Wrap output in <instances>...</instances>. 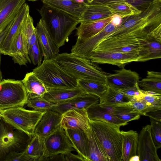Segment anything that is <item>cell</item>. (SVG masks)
<instances>
[{
	"label": "cell",
	"instance_id": "obj_43",
	"mask_svg": "<svg viewBox=\"0 0 161 161\" xmlns=\"http://www.w3.org/2000/svg\"><path fill=\"white\" fill-rule=\"evenodd\" d=\"M118 90L130 101L139 100L144 94L143 90L140 89L137 83L132 86Z\"/></svg>",
	"mask_w": 161,
	"mask_h": 161
},
{
	"label": "cell",
	"instance_id": "obj_26",
	"mask_svg": "<svg viewBox=\"0 0 161 161\" xmlns=\"http://www.w3.org/2000/svg\"><path fill=\"white\" fill-rule=\"evenodd\" d=\"M114 15L107 4H94L87 5L80 20V22H89L103 19Z\"/></svg>",
	"mask_w": 161,
	"mask_h": 161
},
{
	"label": "cell",
	"instance_id": "obj_51",
	"mask_svg": "<svg viewBox=\"0 0 161 161\" xmlns=\"http://www.w3.org/2000/svg\"><path fill=\"white\" fill-rule=\"evenodd\" d=\"M129 161H140L139 157L138 155H136L131 157Z\"/></svg>",
	"mask_w": 161,
	"mask_h": 161
},
{
	"label": "cell",
	"instance_id": "obj_47",
	"mask_svg": "<svg viewBox=\"0 0 161 161\" xmlns=\"http://www.w3.org/2000/svg\"><path fill=\"white\" fill-rule=\"evenodd\" d=\"M65 161H85V159L78 154H74L70 152L64 154Z\"/></svg>",
	"mask_w": 161,
	"mask_h": 161
},
{
	"label": "cell",
	"instance_id": "obj_22",
	"mask_svg": "<svg viewBox=\"0 0 161 161\" xmlns=\"http://www.w3.org/2000/svg\"><path fill=\"white\" fill-rule=\"evenodd\" d=\"M86 93L78 86L75 88L70 89L47 88V92L42 97L49 102L56 104Z\"/></svg>",
	"mask_w": 161,
	"mask_h": 161
},
{
	"label": "cell",
	"instance_id": "obj_9",
	"mask_svg": "<svg viewBox=\"0 0 161 161\" xmlns=\"http://www.w3.org/2000/svg\"><path fill=\"white\" fill-rule=\"evenodd\" d=\"M45 152L42 161L59 154H66L75 151L64 129L60 126L43 140Z\"/></svg>",
	"mask_w": 161,
	"mask_h": 161
},
{
	"label": "cell",
	"instance_id": "obj_5",
	"mask_svg": "<svg viewBox=\"0 0 161 161\" xmlns=\"http://www.w3.org/2000/svg\"><path fill=\"white\" fill-rule=\"evenodd\" d=\"M45 111L17 106L0 110V117L14 128L33 137L35 127Z\"/></svg>",
	"mask_w": 161,
	"mask_h": 161
},
{
	"label": "cell",
	"instance_id": "obj_28",
	"mask_svg": "<svg viewBox=\"0 0 161 161\" xmlns=\"http://www.w3.org/2000/svg\"><path fill=\"white\" fill-rule=\"evenodd\" d=\"M121 133L123 140L122 161H129L137 155L138 134L132 130L121 131Z\"/></svg>",
	"mask_w": 161,
	"mask_h": 161
},
{
	"label": "cell",
	"instance_id": "obj_19",
	"mask_svg": "<svg viewBox=\"0 0 161 161\" xmlns=\"http://www.w3.org/2000/svg\"><path fill=\"white\" fill-rule=\"evenodd\" d=\"M8 56L12 57L14 63L20 66L31 63L28 55L27 41L20 27L11 45Z\"/></svg>",
	"mask_w": 161,
	"mask_h": 161
},
{
	"label": "cell",
	"instance_id": "obj_49",
	"mask_svg": "<svg viewBox=\"0 0 161 161\" xmlns=\"http://www.w3.org/2000/svg\"><path fill=\"white\" fill-rule=\"evenodd\" d=\"M48 160L65 161L64 154H59L54 155L47 158L46 161Z\"/></svg>",
	"mask_w": 161,
	"mask_h": 161
},
{
	"label": "cell",
	"instance_id": "obj_13",
	"mask_svg": "<svg viewBox=\"0 0 161 161\" xmlns=\"http://www.w3.org/2000/svg\"><path fill=\"white\" fill-rule=\"evenodd\" d=\"M150 125L143 127L138 135L137 155L140 161H161L152 137Z\"/></svg>",
	"mask_w": 161,
	"mask_h": 161
},
{
	"label": "cell",
	"instance_id": "obj_50",
	"mask_svg": "<svg viewBox=\"0 0 161 161\" xmlns=\"http://www.w3.org/2000/svg\"><path fill=\"white\" fill-rule=\"evenodd\" d=\"M14 19L9 23L6 29L0 34V45L11 26Z\"/></svg>",
	"mask_w": 161,
	"mask_h": 161
},
{
	"label": "cell",
	"instance_id": "obj_24",
	"mask_svg": "<svg viewBox=\"0 0 161 161\" xmlns=\"http://www.w3.org/2000/svg\"><path fill=\"white\" fill-rule=\"evenodd\" d=\"M114 15L92 22H80L76 29L77 40L84 41L97 34L112 21Z\"/></svg>",
	"mask_w": 161,
	"mask_h": 161
},
{
	"label": "cell",
	"instance_id": "obj_6",
	"mask_svg": "<svg viewBox=\"0 0 161 161\" xmlns=\"http://www.w3.org/2000/svg\"><path fill=\"white\" fill-rule=\"evenodd\" d=\"M32 137L14 128L0 117L1 161L11 153L23 151Z\"/></svg>",
	"mask_w": 161,
	"mask_h": 161
},
{
	"label": "cell",
	"instance_id": "obj_37",
	"mask_svg": "<svg viewBox=\"0 0 161 161\" xmlns=\"http://www.w3.org/2000/svg\"><path fill=\"white\" fill-rule=\"evenodd\" d=\"M113 114L120 119L126 123L139 119L141 115L135 109L124 106H114Z\"/></svg>",
	"mask_w": 161,
	"mask_h": 161
},
{
	"label": "cell",
	"instance_id": "obj_12",
	"mask_svg": "<svg viewBox=\"0 0 161 161\" xmlns=\"http://www.w3.org/2000/svg\"><path fill=\"white\" fill-rule=\"evenodd\" d=\"M117 25L111 21L97 34L84 41L77 40L71 50V53L78 57L89 59L98 44L111 33Z\"/></svg>",
	"mask_w": 161,
	"mask_h": 161
},
{
	"label": "cell",
	"instance_id": "obj_15",
	"mask_svg": "<svg viewBox=\"0 0 161 161\" xmlns=\"http://www.w3.org/2000/svg\"><path fill=\"white\" fill-rule=\"evenodd\" d=\"M62 116L52 110H45L35 127L34 136L37 135L44 140L60 126Z\"/></svg>",
	"mask_w": 161,
	"mask_h": 161
},
{
	"label": "cell",
	"instance_id": "obj_14",
	"mask_svg": "<svg viewBox=\"0 0 161 161\" xmlns=\"http://www.w3.org/2000/svg\"><path fill=\"white\" fill-rule=\"evenodd\" d=\"M114 71V73H108L106 77L107 86L118 90L124 89L134 86L139 81V74L134 71L124 67Z\"/></svg>",
	"mask_w": 161,
	"mask_h": 161
},
{
	"label": "cell",
	"instance_id": "obj_36",
	"mask_svg": "<svg viewBox=\"0 0 161 161\" xmlns=\"http://www.w3.org/2000/svg\"><path fill=\"white\" fill-rule=\"evenodd\" d=\"M107 5L111 9L114 15L121 18L139 14L142 12L127 2L110 3Z\"/></svg>",
	"mask_w": 161,
	"mask_h": 161
},
{
	"label": "cell",
	"instance_id": "obj_3",
	"mask_svg": "<svg viewBox=\"0 0 161 161\" xmlns=\"http://www.w3.org/2000/svg\"><path fill=\"white\" fill-rule=\"evenodd\" d=\"M89 123L109 161H122L123 140L120 126L101 121L90 120Z\"/></svg>",
	"mask_w": 161,
	"mask_h": 161
},
{
	"label": "cell",
	"instance_id": "obj_25",
	"mask_svg": "<svg viewBox=\"0 0 161 161\" xmlns=\"http://www.w3.org/2000/svg\"><path fill=\"white\" fill-rule=\"evenodd\" d=\"M64 130L73 147L78 154L83 158L85 161H89L88 139L85 131L80 129H67Z\"/></svg>",
	"mask_w": 161,
	"mask_h": 161
},
{
	"label": "cell",
	"instance_id": "obj_11",
	"mask_svg": "<svg viewBox=\"0 0 161 161\" xmlns=\"http://www.w3.org/2000/svg\"><path fill=\"white\" fill-rule=\"evenodd\" d=\"M89 59L95 63L107 64L122 68L130 63L138 62L139 57L137 52L125 53L93 52Z\"/></svg>",
	"mask_w": 161,
	"mask_h": 161
},
{
	"label": "cell",
	"instance_id": "obj_33",
	"mask_svg": "<svg viewBox=\"0 0 161 161\" xmlns=\"http://www.w3.org/2000/svg\"><path fill=\"white\" fill-rule=\"evenodd\" d=\"M20 29L27 41L28 48L37 40L36 28L34 25L33 18L29 13L25 16L21 21Z\"/></svg>",
	"mask_w": 161,
	"mask_h": 161
},
{
	"label": "cell",
	"instance_id": "obj_52",
	"mask_svg": "<svg viewBox=\"0 0 161 161\" xmlns=\"http://www.w3.org/2000/svg\"><path fill=\"white\" fill-rule=\"evenodd\" d=\"M1 53L0 52V83L3 80L2 73L1 70L0 65H1Z\"/></svg>",
	"mask_w": 161,
	"mask_h": 161
},
{
	"label": "cell",
	"instance_id": "obj_27",
	"mask_svg": "<svg viewBox=\"0 0 161 161\" xmlns=\"http://www.w3.org/2000/svg\"><path fill=\"white\" fill-rule=\"evenodd\" d=\"M86 111L89 120L103 121L120 126L128 124V123L117 118L114 114L105 110L99 103L90 106Z\"/></svg>",
	"mask_w": 161,
	"mask_h": 161
},
{
	"label": "cell",
	"instance_id": "obj_41",
	"mask_svg": "<svg viewBox=\"0 0 161 161\" xmlns=\"http://www.w3.org/2000/svg\"><path fill=\"white\" fill-rule=\"evenodd\" d=\"M28 53L31 63L33 64H37L38 66L41 64L43 56L37 40L28 48Z\"/></svg>",
	"mask_w": 161,
	"mask_h": 161
},
{
	"label": "cell",
	"instance_id": "obj_10",
	"mask_svg": "<svg viewBox=\"0 0 161 161\" xmlns=\"http://www.w3.org/2000/svg\"><path fill=\"white\" fill-rule=\"evenodd\" d=\"M140 47L138 39L132 36L104 39L93 50V52L130 53L138 52Z\"/></svg>",
	"mask_w": 161,
	"mask_h": 161
},
{
	"label": "cell",
	"instance_id": "obj_7",
	"mask_svg": "<svg viewBox=\"0 0 161 161\" xmlns=\"http://www.w3.org/2000/svg\"><path fill=\"white\" fill-rule=\"evenodd\" d=\"M27 95L22 80L3 79L0 83V110L23 107Z\"/></svg>",
	"mask_w": 161,
	"mask_h": 161
},
{
	"label": "cell",
	"instance_id": "obj_16",
	"mask_svg": "<svg viewBox=\"0 0 161 161\" xmlns=\"http://www.w3.org/2000/svg\"><path fill=\"white\" fill-rule=\"evenodd\" d=\"M62 115L61 126L64 129H80L85 131L90 127V120L85 109L70 110Z\"/></svg>",
	"mask_w": 161,
	"mask_h": 161
},
{
	"label": "cell",
	"instance_id": "obj_42",
	"mask_svg": "<svg viewBox=\"0 0 161 161\" xmlns=\"http://www.w3.org/2000/svg\"><path fill=\"white\" fill-rule=\"evenodd\" d=\"M114 106L128 107L135 109L141 115H145V114L150 112V108L141 100H131L126 103L117 104Z\"/></svg>",
	"mask_w": 161,
	"mask_h": 161
},
{
	"label": "cell",
	"instance_id": "obj_40",
	"mask_svg": "<svg viewBox=\"0 0 161 161\" xmlns=\"http://www.w3.org/2000/svg\"><path fill=\"white\" fill-rule=\"evenodd\" d=\"M150 118V132L154 144L158 149L161 147V121Z\"/></svg>",
	"mask_w": 161,
	"mask_h": 161
},
{
	"label": "cell",
	"instance_id": "obj_48",
	"mask_svg": "<svg viewBox=\"0 0 161 161\" xmlns=\"http://www.w3.org/2000/svg\"><path fill=\"white\" fill-rule=\"evenodd\" d=\"M145 115L161 121V110L148 112L145 114Z\"/></svg>",
	"mask_w": 161,
	"mask_h": 161
},
{
	"label": "cell",
	"instance_id": "obj_46",
	"mask_svg": "<svg viewBox=\"0 0 161 161\" xmlns=\"http://www.w3.org/2000/svg\"><path fill=\"white\" fill-rule=\"evenodd\" d=\"M84 3L86 5L94 4H108L113 3H124L125 0H84Z\"/></svg>",
	"mask_w": 161,
	"mask_h": 161
},
{
	"label": "cell",
	"instance_id": "obj_21",
	"mask_svg": "<svg viewBox=\"0 0 161 161\" xmlns=\"http://www.w3.org/2000/svg\"><path fill=\"white\" fill-rule=\"evenodd\" d=\"M29 5L25 3L14 18L11 26L0 45L1 54L8 56L11 45L19 29L21 22L25 16L29 13Z\"/></svg>",
	"mask_w": 161,
	"mask_h": 161
},
{
	"label": "cell",
	"instance_id": "obj_35",
	"mask_svg": "<svg viewBox=\"0 0 161 161\" xmlns=\"http://www.w3.org/2000/svg\"><path fill=\"white\" fill-rule=\"evenodd\" d=\"M78 86L88 94L95 95L99 98L106 90L105 83L91 80L78 79Z\"/></svg>",
	"mask_w": 161,
	"mask_h": 161
},
{
	"label": "cell",
	"instance_id": "obj_39",
	"mask_svg": "<svg viewBox=\"0 0 161 161\" xmlns=\"http://www.w3.org/2000/svg\"><path fill=\"white\" fill-rule=\"evenodd\" d=\"M26 104L28 107L38 110L51 109L55 105L46 100L42 96H32L28 95Z\"/></svg>",
	"mask_w": 161,
	"mask_h": 161
},
{
	"label": "cell",
	"instance_id": "obj_29",
	"mask_svg": "<svg viewBox=\"0 0 161 161\" xmlns=\"http://www.w3.org/2000/svg\"><path fill=\"white\" fill-rule=\"evenodd\" d=\"M22 80L28 95L42 96L47 92L42 81L32 71L27 73Z\"/></svg>",
	"mask_w": 161,
	"mask_h": 161
},
{
	"label": "cell",
	"instance_id": "obj_45",
	"mask_svg": "<svg viewBox=\"0 0 161 161\" xmlns=\"http://www.w3.org/2000/svg\"><path fill=\"white\" fill-rule=\"evenodd\" d=\"M3 161H26L23 151L14 152L7 155L3 159Z\"/></svg>",
	"mask_w": 161,
	"mask_h": 161
},
{
	"label": "cell",
	"instance_id": "obj_32",
	"mask_svg": "<svg viewBox=\"0 0 161 161\" xmlns=\"http://www.w3.org/2000/svg\"><path fill=\"white\" fill-rule=\"evenodd\" d=\"M141 90L161 94V73L148 71L146 78L138 82Z\"/></svg>",
	"mask_w": 161,
	"mask_h": 161
},
{
	"label": "cell",
	"instance_id": "obj_31",
	"mask_svg": "<svg viewBox=\"0 0 161 161\" xmlns=\"http://www.w3.org/2000/svg\"><path fill=\"white\" fill-rule=\"evenodd\" d=\"M87 136L89 161H109L108 157L90 127L84 131Z\"/></svg>",
	"mask_w": 161,
	"mask_h": 161
},
{
	"label": "cell",
	"instance_id": "obj_2",
	"mask_svg": "<svg viewBox=\"0 0 161 161\" xmlns=\"http://www.w3.org/2000/svg\"><path fill=\"white\" fill-rule=\"evenodd\" d=\"M54 59L77 80H91L105 83L108 73L90 59L71 53L58 54Z\"/></svg>",
	"mask_w": 161,
	"mask_h": 161
},
{
	"label": "cell",
	"instance_id": "obj_23",
	"mask_svg": "<svg viewBox=\"0 0 161 161\" xmlns=\"http://www.w3.org/2000/svg\"><path fill=\"white\" fill-rule=\"evenodd\" d=\"M42 1L45 5L64 12L79 20L87 6L72 0H42Z\"/></svg>",
	"mask_w": 161,
	"mask_h": 161
},
{
	"label": "cell",
	"instance_id": "obj_18",
	"mask_svg": "<svg viewBox=\"0 0 161 161\" xmlns=\"http://www.w3.org/2000/svg\"><path fill=\"white\" fill-rule=\"evenodd\" d=\"M100 101L99 97L94 95L86 93L75 97L64 102L55 104L51 109L63 114L73 109H86L90 106Z\"/></svg>",
	"mask_w": 161,
	"mask_h": 161
},
{
	"label": "cell",
	"instance_id": "obj_17",
	"mask_svg": "<svg viewBox=\"0 0 161 161\" xmlns=\"http://www.w3.org/2000/svg\"><path fill=\"white\" fill-rule=\"evenodd\" d=\"M36 29L37 41L44 59H54L59 54V48L52 39L42 19L37 23Z\"/></svg>",
	"mask_w": 161,
	"mask_h": 161
},
{
	"label": "cell",
	"instance_id": "obj_38",
	"mask_svg": "<svg viewBox=\"0 0 161 161\" xmlns=\"http://www.w3.org/2000/svg\"><path fill=\"white\" fill-rule=\"evenodd\" d=\"M143 91L144 94L140 100L150 108V111L161 110V94Z\"/></svg>",
	"mask_w": 161,
	"mask_h": 161
},
{
	"label": "cell",
	"instance_id": "obj_30",
	"mask_svg": "<svg viewBox=\"0 0 161 161\" xmlns=\"http://www.w3.org/2000/svg\"><path fill=\"white\" fill-rule=\"evenodd\" d=\"M23 152L26 161H42L45 152L43 140L34 135Z\"/></svg>",
	"mask_w": 161,
	"mask_h": 161
},
{
	"label": "cell",
	"instance_id": "obj_44",
	"mask_svg": "<svg viewBox=\"0 0 161 161\" xmlns=\"http://www.w3.org/2000/svg\"><path fill=\"white\" fill-rule=\"evenodd\" d=\"M127 3L133 5L139 10L143 11L150 4L161 0H125Z\"/></svg>",
	"mask_w": 161,
	"mask_h": 161
},
{
	"label": "cell",
	"instance_id": "obj_53",
	"mask_svg": "<svg viewBox=\"0 0 161 161\" xmlns=\"http://www.w3.org/2000/svg\"><path fill=\"white\" fill-rule=\"evenodd\" d=\"M28 0L29 1H37L38 0Z\"/></svg>",
	"mask_w": 161,
	"mask_h": 161
},
{
	"label": "cell",
	"instance_id": "obj_1",
	"mask_svg": "<svg viewBox=\"0 0 161 161\" xmlns=\"http://www.w3.org/2000/svg\"><path fill=\"white\" fill-rule=\"evenodd\" d=\"M38 11L49 35L59 48L68 41L69 36L80 23L79 19L45 4Z\"/></svg>",
	"mask_w": 161,
	"mask_h": 161
},
{
	"label": "cell",
	"instance_id": "obj_34",
	"mask_svg": "<svg viewBox=\"0 0 161 161\" xmlns=\"http://www.w3.org/2000/svg\"><path fill=\"white\" fill-rule=\"evenodd\" d=\"M100 103L114 105L130 101L123 94L116 89L107 86L104 92L99 98Z\"/></svg>",
	"mask_w": 161,
	"mask_h": 161
},
{
	"label": "cell",
	"instance_id": "obj_8",
	"mask_svg": "<svg viewBox=\"0 0 161 161\" xmlns=\"http://www.w3.org/2000/svg\"><path fill=\"white\" fill-rule=\"evenodd\" d=\"M137 39L140 45L139 62L161 58V25Z\"/></svg>",
	"mask_w": 161,
	"mask_h": 161
},
{
	"label": "cell",
	"instance_id": "obj_4",
	"mask_svg": "<svg viewBox=\"0 0 161 161\" xmlns=\"http://www.w3.org/2000/svg\"><path fill=\"white\" fill-rule=\"evenodd\" d=\"M32 72L41 80L47 88H74L77 80L61 67L54 59H44L41 64Z\"/></svg>",
	"mask_w": 161,
	"mask_h": 161
},
{
	"label": "cell",
	"instance_id": "obj_20",
	"mask_svg": "<svg viewBox=\"0 0 161 161\" xmlns=\"http://www.w3.org/2000/svg\"><path fill=\"white\" fill-rule=\"evenodd\" d=\"M25 0H0V34L20 11Z\"/></svg>",
	"mask_w": 161,
	"mask_h": 161
}]
</instances>
